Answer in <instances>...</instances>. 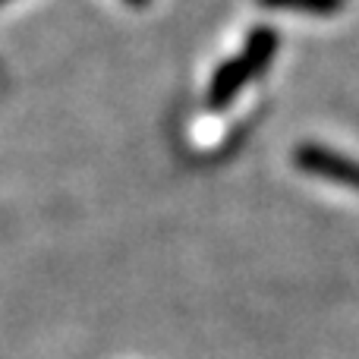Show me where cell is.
<instances>
[{"label":"cell","mask_w":359,"mask_h":359,"mask_svg":"<svg viewBox=\"0 0 359 359\" xmlns=\"http://www.w3.org/2000/svg\"><path fill=\"white\" fill-rule=\"evenodd\" d=\"M293 161H297V168H303L306 174L331 180V183L359 192V161H350V158L337 155V151L325 149V145H312V142L297 145Z\"/></svg>","instance_id":"7a4b0ae2"},{"label":"cell","mask_w":359,"mask_h":359,"mask_svg":"<svg viewBox=\"0 0 359 359\" xmlns=\"http://www.w3.org/2000/svg\"><path fill=\"white\" fill-rule=\"evenodd\" d=\"M274 50H278V35H274L271 29H255L252 35H249L243 54L217 69L215 82H211V92H208L211 107H227L230 101H233V95L271 63Z\"/></svg>","instance_id":"6da1fadb"},{"label":"cell","mask_w":359,"mask_h":359,"mask_svg":"<svg viewBox=\"0 0 359 359\" xmlns=\"http://www.w3.org/2000/svg\"><path fill=\"white\" fill-rule=\"evenodd\" d=\"M130 4H133V6H145V4H149V0H130Z\"/></svg>","instance_id":"277c9868"},{"label":"cell","mask_w":359,"mask_h":359,"mask_svg":"<svg viewBox=\"0 0 359 359\" xmlns=\"http://www.w3.org/2000/svg\"><path fill=\"white\" fill-rule=\"evenodd\" d=\"M344 0H262V6H278V10H303V13H334Z\"/></svg>","instance_id":"3957f363"}]
</instances>
